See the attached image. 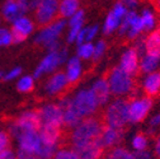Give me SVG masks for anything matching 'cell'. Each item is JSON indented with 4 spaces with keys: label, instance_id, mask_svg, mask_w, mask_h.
Here are the masks:
<instances>
[{
    "label": "cell",
    "instance_id": "cell-1",
    "mask_svg": "<svg viewBox=\"0 0 160 159\" xmlns=\"http://www.w3.org/2000/svg\"><path fill=\"white\" fill-rule=\"evenodd\" d=\"M103 127L104 124L102 118H97L92 116L83 118L79 122V125H76L71 131L70 144L72 145V149L98 140L101 137Z\"/></svg>",
    "mask_w": 160,
    "mask_h": 159
},
{
    "label": "cell",
    "instance_id": "cell-2",
    "mask_svg": "<svg viewBox=\"0 0 160 159\" xmlns=\"http://www.w3.org/2000/svg\"><path fill=\"white\" fill-rule=\"evenodd\" d=\"M102 120H103V124L107 126L123 129L127 125V122H130L128 101L123 98L114 99L106 108V111L102 116Z\"/></svg>",
    "mask_w": 160,
    "mask_h": 159
},
{
    "label": "cell",
    "instance_id": "cell-3",
    "mask_svg": "<svg viewBox=\"0 0 160 159\" xmlns=\"http://www.w3.org/2000/svg\"><path fill=\"white\" fill-rule=\"evenodd\" d=\"M107 80L109 83V88H111L112 94H114L117 97H122V95L135 93L136 84L133 80V76L130 75L128 73H126L119 66L113 68L108 73Z\"/></svg>",
    "mask_w": 160,
    "mask_h": 159
},
{
    "label": "cell",
    "instance_id": "cell-4",
    "mask_svg": "<svg viewBox=\"0 0 160 159\" xmlns=\"http://www.w3.org/2000/svg\"><path fill=\"white\" fill-rule=\"evenodd\" d=\"M66 22L64 19H56L55 22L46 26L36 37V42L39 45H45L50 51L58 50V42L57 38L61 34V32L65 29Z\"/></svg>",
    "mask_w": 160,
    "mask_h": 159
},
{
    "label": "cell",
    "instance_id": "cell-5",
    "mask_svg": "<svg viewBox=\"0 0 160 159\" xmlns=\"http://www.w3.org/2000/svg\"><path fill=\"white\" fill-rule=\"evenodd\" d=\"M72 102H74V106L76 107L78 112L80 113V116L83 118L93 116L95 113L97 108L99 107L97 98L90 89L79 90L75 94V97L72 98Z\"/></svg>",
    "mask_w": 160,
    "mask_h": 159
},
{
    "label": "cell",
    "instance_id": "cell-6",
    "mask_svg": "<svg viewBox=\"0 0 160 159\" xmlns=\"http://www.w3.org/2000/svg\"><path fill=\"white\" fill-rule=\"evenodd\" d=\"M41 117H39L38 111H27L19 116L15 122L12 125V132L18 136L24 131H39L41 129Z\"/></svg>",
    "mask_w": 160,
    "mask_h": 159
},
{
    "label": "cell",
    "instance_id": "cell-7",
    "mask_svg": "<svg viewBox=\"0 0 160 159\" xmlns=\"http://www.w3.org/2000/svg\"><path fill=\"white\" fill-rule=\"evenodd\" d=\"M17 137L19 143V150L34 155L39 159V154H41V150L43 148L39 131H24L19 134Z\"/></svg>",
    "mask_w": 160,
    "mask_h": 159
},
{
    "label": "cell",
    "instance_id": "cell-8",
    "mask_svg": "<svg viewBox=\"0 0 160 159\" xmlns=\"http://www.w3.org/2000/svg\"><path fill=\"white\" fill-rule=\"evenodd\" d=\"M58 0H39L36 9V22L39 26H48L58 15Z\"/></svg>",
    "mask_w": 160,
    "mask_h": 159
},
{
    "label": "cell",
    "instance_id": "cell-9",
    "mask_svg": "<svg viewBox=\"0 0 160 159\" xmlns=\"http://www.w3.org/2000/svg\"><path fill=\"white\" fill-rule=\"evenodd\" d=\"M152 107V99L151 97H141V98H132L128 101V116L130 122L137 124L141 122L148 116L149 111Z\"/></svg>",
    "mask_w": 160,
    "mask_h": 159
},
{
    "label": "cell",
    "instance_id": "cell-10",
    "mask_svg": "<svg viewBox=\"0 0 160 159\" xmlns=\"http://www.w3.org/2000/svg\"><path fill=\"white\" fill-rule=\"evenodd\" d=\"M66 55H68L66 50H61V51L55 50V51H51L41 61V64L38 65V68L36 69L34 76L39 78V76H42L43 74H46V73H50V71L55 70L60 64L66 60Z\"/></svg>",
    "mask_w": 160,
    "mask_h": 159
},
{
    "label": "cell",
    "instance_id": "cell-11",
    "mask_svg": "<svg viewBox=\"0 0 160 159\" xmlns=\"http://www.w3.org/2000/svg\"><path fill=\"white\" fill-rule=\"evenodd\" d=\"M38 112H39V117H41L42 125H51V126L62 127V125H64L62 110L60 107V105H55V103L45 105Z\"/></svg>",
    "mask_w": 160,
    "mask_h": 159
},
{
    "label": "cell",
    "instance_id": "cell-12",
    "mask_svg": "<svg viewBox=\"0 0 160 159\" xmlns=\"http://www.w3.org/2000/svg\"><path fill=\"white\" fill-rule=\"evenodd\" d=\"M58 105L62 110V121H64V126L66 129H74L76 125H79L80 121L83 120V117L80 116L76 107L74 106L72 98L65 97L60 101Z\"/></svg>",
    "mask_w": 160,
    "mask_h": 159
},
{
    "label": "cell",
    "instance_id": "cell-13",
    "mask_svg": "<svg viewBox=\"0 0 160 159\" xmlns=\"http://www.w3.org/2000/svg\"><path fill=\"white\" fill-rule=\"evenodd\" d=\"M33 28H34V24L29 18H26V17L17 18L14 21V23H13V29H12L13 42L14 44L23 42L24 39L32 33Z\"/></svg>",
    "mask_w": 160,
    "mask_h": 159
},
{
    "label": "cell",
    "instance_id": "cell-14",
    "mask_svg": "<svg viewBox=\"0 0 160 159\" xmlns=\"http://www.w3.org/2000/svg\"><path fill=\"white\" fill-rule=\"evenodd\" d=\"M74 150L78 153L79 159H101L104 154V146L101 143V137L95 141H92L89 144L74 148Z\"/></svg>",
    "mask_w": 160,
    "mask_h": 159
},
{
    "label": "cell",
    "instance_id": "cell-15",
    "mask_svg": "<svg viewBox=\"0 0 160 159\" xmlns=\"http://www.w3.org/2000/svg\"><path fill=\"white\" fill-rule=\"evenodd\" d=\"M39 135H41L42 143L47 146L57 148L60 141L62 139V129L58 126H51V125H42L39 129Z\"/></svg>",
    "mask_w": 160,
    "mask_h": 159
},
{
    "label": "cell",
    "instance_id": "cell-16",
    "mask_svg": "<svg viewBox=\"0 0 160 159\" xmlns=\"http://www.w3.org/2000/svg\"><path fill=\"white\" fill-rule=\"evenodd\" d=\"M138 52L136 51L135 47H130L127 49L122 57H121V63H119V68L123 69L126 73H128L130 75L135 76L140 69V63H138Z\"/></svg>",
    "mask_w": 160,
    "mask_h": 159
},
{
    "label": "cell",
    "instance_id": "cell-17",
    "mask_svg": "<svg viewBox=\"0 0 160 159\" xmlns=\"http://www.w3.org/2000/svg\"><path fill=\"white\" fill-rule=\"evenodd\" d=\"M122 139H123V129H117L104 125L101 134V143L104 146V149H112L117 146Z\"/></svg>",
    "mask_w": 160,
    "mask_h": 159
},
{
    "label": "cell",
    "instance_id": "cell-18",
    "mask_svg": "<svg viewBox=\"0 0 160 159\" xmlns=\"http://www.w3.org/2000/svg\"><path fill=\"white\" fill-rule=\"evenodd\" d=\"M90 90L93 92V94L97 98V102L99 106H103L107 105V102L109 101V97L112 94L111 88H109V83L107 80V76L106 78H99L92 84Z\"/></svg>",
    "mask_w": 160,
    "mask_h": 159
},
{
    "label": "cell",
    "instance_id": "cell-19",
    "mask_svg": "<svg viewBox=\"0 0 160 159\" xmlns=\"http://www.w3.org/2000/svg\"><path fill=\"white\" fill-rule=\"evenodd\" d=\"M69 87V80H68V76L64 73H57L55 75H52L46 85H45V90L48 95H56L62 93L64 90H66V88Z\"/></svg>",
    "mask_w": 160,
    "mask_h": 159
},
{
    "label": "cell",
    "instance_id": "cell-20",
    "mask_svg": "<svg viewBox=\"0 0 160 159\" xmlns=\"http://www.w3.org/2000/svg\"><path fill=\"white\" fill-rule=\"evenodd\" d=\"M28 9V4L19 3L18 0H8L5 5L3 7V14L7 21L14 22L17 18H19Z\"/></svg>",
    "mask_w": 160,
    "mask_h": 159
},
{
    "label": "cell",
    "instance_id": "cell-21",
    "mask_svg": "<svg viewBox=\"0 0 160 159\" xmlns=\"http://www.w3.org/2000/svg\"><path fill=\"white\" fill-rule=\"evenodd\" d=\"M142 89L148 97L158 95L160 93V73H149L142 82Z\"/></svg>",
    "mask_w": 160,
    "mask_h": 159
},
{
    "label": "cell",
    "instance_id": "cell-22",
    "mask_svg": "<svg viewBox=\"0 0 160 159\" xmlns=\"http://www.w3.org/2000/svg\"><path fill=\"white\" fill-rule=\"evenodd\" d=\"M80 75H82V63H80V57H71L68 61V68H66V76L69 84H75Z\"/></svg>",
    "mask_w": 160,
    "mask_h": 159
},
{
    "label": "cell",
    "instance_id": "cell-23",
    "mask_svg": "<svg viewBox=\"0 0 160 159\" xmlns=\"http://www.w3.org/2000/svg\"><path fill=\"white\" fill-rule=\"evenodd\" d=\"M160 63V55H154V54H145L142 55V59L140 61V71L141 73H152Z\"/></svg>",
    "mask_w": 160,
    "mask_h": 159
},
{
    "label": "cell",
    "instance_id": "cell-24",
    "mask_svg": "<svg viewBox=\"0 0 160 159\" xmlns=\"http://www.w3.org/2000/svg\"><path fill=\"white\" fill-rule=\"evenodd\" d=\"M79 10L78 0H61L58 5V15L61 18H70Z\"/></svg>",
    "mask_w": 160,
    "mask_h": 159
},
{
    "label": "cell",
    "instance_id": "cell-25",
    "mask_svg": "<svg viewBox=\"0 0 160 159\" xmlns=\"http://www.w3.org/2000/svg\"><path fill=\"white\" fill-rule=\"evenodd\" d=\"M122 19L117 13H114L113 10L107 15L106 18V22H104V26H103V32L104 34H109L112 33L113 31H116L117 28H119V26H121V22Z\"/></svg>",
    "mask_w": 160,
    "mask_h": 159
},
{
    "label": "cell",
    "instance_id": "cell-26",
    "mask_svg": "<svg viewBox=\"0 0 160 159\" xmlns=\"http://www.w3.org/2000/svg\"><path fill=\"white\" fill-rule=\"evenodd\" d=\"M106 159H131V153L123 146H114L109 149Z\"/></svg>",
    "mask_w": 160,
    "mask_h": 159
},
{
    "label": "cell",
    "instance_id": "cell-27",
    "mask_svg": "<svg viewBox=\"0 0 160 159\" xmlns=\"http://www.w3.org/2000/svg\"><path fill=\"white\" fill-rule=\"evenodd\" d=\"M144 31V24H142V21H141V17H137L132 21L131 23V27L127 32V37L130 39H133L136 37H138L140 34H141V32Z\"/></svg>",
    "mask_w": 160,
    "mask_h": 159
},
{
    "label": "cell",
    "instance_id": "cell-28",
    "mask_svg": "<svg viewBox=\"0 0 160 159\" xmlns=\"http://www.w3.org/2000/svg\"><path fill=\"white\" fill-rule=\"evenodd\" d=\"M94 54V45L90 42H84V44H80L78 47V56L80 59H90L93 57Z\"/></svg>",
    "mask_w": 160,
    "mask_h": 159
},
{
    "label": "cell",
    "instance_id": "cell-29",
    "mask_svg": "<svg viewBox=\"0 0 160 159\" xmlns=\"http://www.w3.org/2000/svg\"><path fill=\"white\" fill-rule=\"evenodd\" d=\"M52 159H79V155L74 149L62 148V149L56 150Z\"/></svg>",
    "mask_w": 160,
    "mask_h": 159
},
{
    "label": "cell",
    "instance_id": "cell-30",
    "mask_svg": "<svg viewBox=\"0 0 160 159\" xmlns=\"http://www.w3.org/2000/svg\"><path fill=\"white\" fill-rule=\"evenodd\" d=\"M33 87H34V82H33V78L32 76H23L21 80L18 82V84H17V88H18V90H21V92H23V93H28V92H31L32 89H33Z\"/></svg>",
    "mask_w": 160,
    "mask_h": 159
},
{
    "label": "cell",
    "instance_id": "cell-31",
    "mask_svg": "<svg viewBox=\"0 0 160 159\" xmlns=\"http://www.w3.org/2000/svg\"><path fill=\"white\" fill-rule=\"evenodd\" d=\"M141 21L144 24V31H150L155 26V15L150 10H144L141 15Z\"/></svg>",
    "mask_w": 160,
    "mask_h": 159
},
{
    "label": "cell",
    "instance_id": "cell-32",
    "mask_svg": "<svg viewBox=\"0 0 160 159\" xmlns=\"http://www.w3.org/2000/svg\"><path fill=\"white\" fill-rule=\"evenodd\" d=\"M132 148L135 150H146L148 148V139L144 134H137L132 139Z\"/></svg>",
    "mask_w": 160,
    "mask_h": 159
},
{
    "label": "cell",
    "instance_id": "cell-33",
    "mask_svg": "<svg viewBox=\"0 0 160 159\" xmlns=\"http://www.w3.org/2000/svg\"><path fill=\"white\" fill-rule=\"evenodd\" d=\"M84 23V12L83 10H78L74 15L70 17L69 26L70 28H82Z\"/></svg>",
    "mask_w": 160,
    "mask_h": 159
},
{
    "label": "cell",
    "instance_id": "cell-34",
    "mask_svg": "<svg viewBox=\"0 0 160 159\" xmlns=\"http://www.w3.org/2000/svg\"><path fill=\"white\" fill-rule=\"evenodd\" d=\"M13 44V34L8 29H0V46H8Z\"/></svg>",
    "mask_w": 160,
    "mask_h": 159
},
{
    "label": "cell",
    "instance_id": "cell-35",
    "mask_svg": "<svg viewBox=\"0 0 160 159\" xmlns=\"http://www.w3.org/2000/svg\"><path fill=\"white\" fill-rule=\"evenodd\" d=\"M106 52V42L104 41H99L97 44V46H94V54H93V59L94 60H99L103 54Z\"/></svg>",
    "mask_w": 160,
    "mask_h": 159
},
{
    "label": "cell",
    "instance_id": "cell-36",
    "mask_svg": "<svg viewBox=\"0 0 160 159\" xmlns=\"http://www.w3.org/2000/svg\"><path fill=\"white\" fill-rule=\"evenodd\" d=\"M10 144V139L9 135L4 131H0V153H3L4 150H7L9 148Z\"/></svg>",
    "mask_w": 160,
    "mask_h": 159
},
{
    "label": "cell",
    "instance_id": "cell-37",
    "mask_svg": "<svg viewBox=\"0 0 160 159\" xmlns=\"http://www.w3.org/2000/svg\"><path fill=\"white\" fill-rule=\"evenodd\" d=\"M131 159H154L151 153L146 150H135V153H131Z\"/></svg>",
    "mask_w": 160,
    "mask_h": 159
},
{
    "label": "cell",
    "instance_id": "cell-38",
    "mask_svg": "<svg viewBox=\"0 0 160 159\" xmlns=\"http://www.w3.org/2000/svg\"><path fill=\"white\" fill-rule=\"evenodd\" d=\"M98 33V26H92L87 28V34H85V42H90Z\"/></svg>",
    "mask_w": 160,
    "mask_h": 159
},
{
    "label": "cell",
    "instance_id": "cell-39",
    "mask_svg": "<svg viewBox=\"0 0 160 159\" xmlns=\"http://www.w3.org/2000/svg\"><path fill=\"white\" fill-rule=\"evenodd\" d=\"M21 73H22V69L21 68H15L12 71H9L4 78L7 79V80H12V79H14V78H18L19 75H21Z\"/></svg>",
    "mask_w": 160,
    "mask_h": 159
},
{
    "label": "cell",
    "instance_id": "cell-40",
    "mask_svg": "<svg viewBox=\"0 0 160 159\" xmlns=\"http://www.w3.org/2000/svg\"><path fill=\"white\" fill-rule=\"evenodd\" d=\"M0 159H18V158H17V155H14L13 151H10L9 149H7L3 153H0Z\"/></svg>",
    "mask_w": 160,
    "mask_h": 159
},
{
    "label": "cell",
    "instance_id": "cell-41",
    "mask_svg": "<svg viewBox=\"0 0 160 159\" xmlns=\"http://www.w3.org/2000/svg\"><path fill=\"white\" fill-rule=\"evenodd\" d=\"M121 3L126 7V8H130V9H133L137 7V3L138 0H121Z\"/></svg>",
    "mask_w": 160,
    "mask_h": 159
},
{
    "label": "cell",
    "instance_id": "cell-42",
    "mask_svg": "<svg viewBox=\"0 0 160 159\" xmlns=\"http://www.w3.org/2000/svg\"><path fill=\"white\" fill-rule=\"evenodd\" d=\"M160 125V113L155 115L154 117H151V120H150V127L154 129V127H158Z\"/></svg>",
    "mask_w": 160,
    "mask_h": 159
},
{
    "label": "cell",
    "instance_id": "cell-43",
    "mask_svg": "<svg viewBox=\"0 0 160 159\" xmlns=\"http://www.w3.org/2000/svg\"><path fill=\"white\" fill-rule=\"evenodd\" d=\"M154 153H155L156 159H160V135L156 137V140H155V145H154Z\"/></svg>",
    "mask_w": 160,
    "mask_h": 159
},
{
    "label": "cell",
    "instance_id": "cell-44",
    "mask_svg": "<svg viewBox=\"0 0 160 159\" xmlns=\"http://www.w3.org/2000/svg\"><path fill=\"white\" fill-rule=\"evenodd\" d=\"M17 158H18V159H38L37 156H34V155H31V154H27V153H24V151H21V150H19V153H18Z\"/></svg>",
    "mask_w": 160,
    "mask_h": 159
},
{
    "label": "cell",
    "instance_id": "cell-45",
    "mask_svg": "<svg viewBox=\"0 0 160 159\" xmlns=\"http://www.w3.org/2000/svg\"><path fill=\"white\" fill-rule=\"evenodd\" d=\"M151 3H152L154 7L160 12V0H151Z\"/></svg>",
    "mask_w": 160,
    "mask_h": 159
},
{
    "label": "cell",
    "instance_id": "cell-46",
    "mask_svg": "<svg viewBox=\"0 0 160 159\" xmlns=\"http://www.w3.org/2000/svg\"><path fill=\"white\" fill-rule=\"evenodd\" d=\"M0 76H2V74H0Z\"/></svg>",
    "mask_w": 160,
    "mask_h": 159
}]
</instances>
